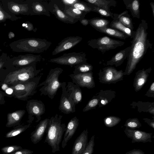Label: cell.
Wrapping results in <instances>:
<instances>
[{
  "instance_id": "obj_49",
  "label": "cell",
  "mask_w": 154,
  "mask_h": 154,
  "mask_svg": "<svg viewBox=\"0 0 154 154\" xmlns=\"http://www.w3.org/2000/svg\"><path fill=\"white\" fill-rule=\"evenodd\" d=\"M125 154H145V153L140 149H134L127 152Z\"/></svg>"
},
{
  "instance_id": "obj_1",
  "label": "cell",
  "mask_w": 154,
  "mask_h": 154,
  "mask_svg": "<svg viewBox=\"0 0 154 154\" xmlns=\"http://www.w3.org/2000/svg\"><path fill=\"white\" fill-rule=\"evenodd\" d=\"M148 24L146 20H141L131 42V45L124 75L130 74L146 53L147 50L152 48V44L150 42L148 38Z\"/></svg>"
},
{
  "instance_id": "obj_18",
  "label": "cell",
  "mask_w": 154,
  "mask_h": 154,
  "mask_svg": "<svg viewBox=\"0 0 154 154\" xmlns=\"http://www.w3.org/2000/svg\"><path fill=\"white\" fill-rule=\"evenodd\" d=\"M82 37L79 36H70L63 39L58 44L52 52V55H54L62 52L72 48L82 40Z\"/></svg>"
},
{
  "instance_id": "obj_55",
  "label": "cell",
  "mask_w": 154,
  "mask_h": 154,
  "mask_svg": "<svg viewBox=\"0 0 154 154\" xmlns=\"http://www.w3.org/2000/svg\"><path fill=\"white\" fill-rule=\"evenodd\" d=\"M2 51V50L1 49H0V52L1 51Z\"/></svg>"
},
{
  "instance_id": "obj_52",
  "label": "cell",
  "mask_w": 154,
  "mask_h": 154,
  "mask_svg": "<svg viewBox=\"0 0 154 154\" xmlns=\"http://www.w3.org/2000/svg\"><path fill=\"white\" fill-rule=\"evenodd\" d=\"M80 23L84 26H87L89 24V19L85 18L79 20Z\"/></svg>"
},
{
  "instance_id": "obj_51",
  "label": "cell",
  "mask_w": 154,
  "mask_h": 154,
  "mask_svg": "<svg viewBox=\"0 0 154 154\" xmlns=\"http://www.w3.org/2000/svg\"><path fill=\"white\" fill-rule=\"evenodd\" d=\"M143 120L144 122H146L150 126L154 129V120H151L147 118H144Z\"/></svg>"
},
{
  "instance_id": "obj_19",
  "label": "cell",
  "mask_w": 154,
  "mask_h": 154,
  "mask_svg": "<svg viewBox=\"0 0 154 154\" xmlns=\"http://www.w3.org/2000/svg\"><path fill=\"white\" fill-rule=\"evenodd\" d=\"M50 119L46 118L40 121L35 129L31 134V139L32 142L36 144L39 142L48 129Z\"/></svg>"
},
{
  "instance_id": "obj_4",
  "label": "cell",
  "mask_w": 154,
  "mask_h": 154,
  "mask_svg": "<svg viewBox=\"0 0 154 154\" xmlns=\"http://www.w3.org/2000/svg\"><path fill=\"white\" fill-rule=\"evenodd\" d=\"M51 44V42L45 39L30 38L14 41L9 45L15 52L41 53L48 49Z\"/></svg>"
},
{
  "instance_id": "obj_14",
  "label": "cell",
  "mask_w": 154,
  "mask_h": 154,
  "mask_svg": "<svg viewBox=\"0 0 154 154\" xmlns=\"http://www.w3.org/2000/svg\"><path fill=\"white\" fill-rule=\"evenodd\" d=\"M66 86L65 82H62L61 87L62 94L60 101L59 109L61 112L68 114L75 112L76 104L67 92Z\"/></svg>"
},
{
  "instance_id": "obj_46",
  "label": "cell",
  "mask_w": 154,
  "mask_h": 154,
  "mask_svg": "<svg viewBox=\"0 0 154 154\" xmlns=\"http://www.w3.org/2000/svg\"><path fill=\"white\" fill-rule=\"evenodd\" d=\"M33 152V151L28 149H21L8 154H32Z\"/></svg>"
},
{
  "instance_id": "obj_2",
  "label": "cell",
  "mask_w": 154,
  "mask_h": 154,
  "mask_svg": "<svg viewBox=\"0 0 154 154\" xmlns=\"http://www.w3.org/2000/svg\"><path fill=\"white\" fill-rule=\"evenodd\" d=\"M43 70L36 65L20 68L4 67L0 70V83L12 85L27 82L35 77Z\"/></svg>"
},
{
  "instance_id": "obj_27",
  "label": "cell",
  "mask_w": 154,
  "mask_h": 154,
  "mask_svg": "<svg viewBox=\"0 0 154 154\" xmlns=\"http://www.w3.org/2000/svg\"><path fill=\"white\" fill-rule=\"evenodd\" d=\"M63 12L70 18L78 20L85 18L87 13L75 8L72 6L64 5Z\"/></svg>"
},
{
  "instance_id": "obj_6",
  "label": "cell",
  "mask_w": 154,
  "mask_h": 154,
  "mask_svg": "<svg viewBox=\"0 0 154 154\" xmlns=\"http://www.w3.org/2000/svg\"><path fill=\"white\" fill-rule=\"evenodd\" d=\"M43 73L27 82L9 85L13 90V97L21 100L26 101L36 93Z\"/></svg>"
},
{
  "instance_id": "obj_10",
  "label": "cell",
  "mask_w": 154,
  "mask_h": 154,
  "mask_svg": "<svg viewBox=\"0 0 154 154\" xmlns=\"http://www.w3.org/2000/svg\"><path fill=\"white\" fill-rule=\"evenodd\" d=\"M86 55L83 52L65 53L56 58L50 59L49 61L62 65H68L71 67L78 64L86 62Z\"/></svg>"
},
{
  "instance_id": "obj_8",
  "label": "cell",
  "mask_w": 154,
  "mask_h": 154,
  "mask_svg": "<svg viewBox=\"0 0 154 154\" xmlns=\"http://www.w3.org/2000/svg\"><path fill=\"white\" fill-rule=\"evenodd\" d=\"M42 58L40 55L29 54L20 55L11 58L8 56L5 67L20 68L36 65Z\"/></svg>"
},
{
  "instance_id": "obj_43",
  "label": "cell",
  "mask_w": 154,
  "mask_h": 154,
  "mask_svg": "<svg viewBox=\"0 0 154 154\" xmlns=\"http://www.w3.org/2000/svg\"><path fill=\"white\" fill-rule=\"evenodd\" d=\"M0 86H1L2 89L4 91L6 97H13V90L8 85L3 83H0Z\"/></svg>"
},
{
  "instance_id": "obj_17",
  "label": "cell",
  "mask_w": 154,
  "mask_h": 154,
  "mask_svg": "<svg viewBox=\"0 0 154 154\" xmlns=\"http://www.w3.org/2000/svg\"><path fill=\"white\" fill-rule=\"evenodd\" d=\"M30 15H45L50 17L48 3L43 0H29Z\"/></svg>"
},
{
  "instance_id": "obj_12",
  "label": "cell",
  "mask_w": 154,
  "mask_h": 154,
  "mask_svg": "<svg viewBox=\"0 0 154 154\" xmlns=\"http://www.w3.org/2000/svg\"><path fill=\"white\" fill-rule=\"evenodd\" d=\"M124 72L115 68L108 66L100 69L99 73L100 82L103 83H115L122 79Z\"/></svg>"
},
{
  "instance_id": "obj_31",
  "label": "cell",
  "mask_w": 154,
  "mask_h": 154,
  "mask_svg": "<svg viewBox=\"0 0 154 154\" xmlns=\"http://www.w3.org/2000/svg\"><path fill=\"white\" fill-rule=\"evenodd\" d=\"M89 24L97 30L109 27L110 24L108 20L101 18H94L89 19Z\"/></svg>"
},
{
  "instance_id": "obj_50",
  "label": "cell",
  "mask_w": 154,
  "mask_h": 154,
  "mask_svg": "<svg viewBox=\"0 0 154 154\" xmlns=\"http://www.w3.org/2000/svg\"><path fill=\"white\" fill-rule=\"evenodd\" d=\"M6 96L5 93L0 90V104L4 105L5 103V97Z\"/></svg>"
},
{
  "instance_id": "obj_3",
  "label": "cell",
  "mask_w": 154,
  "mask_h": 154,
  "mask_svg": "<svg viewBox=\"0 0 154 154\" xmlns=\"http://www.w3.org/2000/svg\"><path fill=\"white\" fill-rule=\"evenodd\" d=\"M62 117L57 114L51 117L46 132L44 142L51 147L53 153L60 151V144L66 129L65 124L62 123Z\"/></svg>"
},
{
  "instance_id": "obj_26",
  "label": "cell",
  "mask_w": 154,
  "mask_h": 154,
  "mask_svg": "<svg viewBox=\"0 0 154 154\" xmlns=\"http://www.w3.org/2000/svg\"><path fill=\"white\" fill-rule=\"evenodd\" d=\"M113 20L109 24L111 28L117 29L127 35L129 38H133L135 33V31L132 30L124 25L117 18L116 14H114Z\"/></svg>"
},
{
  "instance_id": "obj_15",
  "label": "cell",
  "mask_w": 154,
  "mask_h": 154,
  "mask_svg": "<svg viewBox=\"0 0 154 154\" xmlns=\"http://www.w3.org/2000/svg\"><path fill=\"white\" fill-rule=\"evenodd\" d=\"M72 82L80 87L92 88L95 87L92 72L69 75Z\"/></svg>"
},
{
  "instance_id": "obj_28",
  "label": "cell",
  "mask_w": 154,
  "mask_h": 154,
  "mask_svg": "<svg viewBox=\"0 0 154 154\" xmlns=\"http://www.w3.org/2000/svg\"><path fill=\"white\" fill-rule=\"evenodd\" d=\"M126 9H129L133 18H140L139 0H123Z\"/></svg>"
},
{
  "instance_id": "obj_45",
  "label": "cell",
  "mask_w": 154,
  "mask_h": 154,
  "mask_svg": "<svg viewBox=\"0 0 154 154\" xmlns=\"http://www.w3.org/2000/svg\"><path fill=\"white\" fill-rule=\"evenodd\" d=\"M23 26L29 31L35 32L37 30V29L34 28L33 24L29 21H26L23 23Z\"/></svg>"
},
{
  "instance_id": "obj_13",
  "label": "cell",
  "mask_w": 154,
  "mask_h": 154,
  "mask_svg": "<svg viewBox=\"0 0 154 154\" xmlns=\"http://www.w3.org/2000/svg\"><path fill=\"white\" fill-rule=\"evenodd\" d=\"M49 11L59 20L67 23L73 24L78 20L67 16L63 12L64 5L61 0H51L48 3Z\"/></svg>"
},
{
  "instance_id": "obj_29",
  "label": "cell",
  "mask_w": 154,
  "mask_h": 154,
  "mask_svg": "<svg viewBox=\"0 0 154 154\" xmlns=\"http://www.w3.org/2000/svg\"><path fill=\"white\" fill-rule=\"evenodd\" d=\"M87 3L105 10L109 12L111 6L115 7L117 2L114 0H85Z\"/></svg>"
},
{
  "instance_id": "obj_39",
  "label": "cell",
  "mask_w": 154,
  "mask_h": 154,
  "mask_svg": "<svg viewBox=\"0 0 154 154\" xmlns=\"http://www.w3.org/2000/svg\"><path fill=\"white\" fill-rule=\"evenodd\" d=\"M99 99L97 98L93 97L87 103L83 109V112H86L94 109L99 103Z\"/></svg>"
},
{
  "instance_id": "obj_30",
  "label": "cell",
  "mask_w": 154,
  "mask_h": 154,
  "mask_svg": "<svg viewBox=\"0 0 154 154\" xmlns=\"http://www.w3.org/2000/svg\"><path fill=\"white\" fill-rule=\"evenodd\" d=\"M97 31L110 36L119 39L125 40L129 38L128 35L121 31L109 27L101 28Z\"/></svg>"
},
{
  "instance_id": "obj_20",
  "label": "cell",
  "mask_w": 154,
  "mask_h": 154,
  "mask_svg": "<svg viewBox=\"0 0 154 154\" xmlns=\"http://www.w3.org/2000/svg\"><path fill=\"white\" fill-rule=\"evenodd\" d=\"M87 129L84 130L75 140L72 148L71 154H82L88 144Z\"/></svg>"
},
{
  "instance_id": "obj_9",
  "label": "cell",
  "mask_w": 154,
  "mask_h": 154,
  "mask_svg": "<svg viewBox=\"0 0 154 154\" xmlns=\"http://www.w3.org/2000/svg\"><path fill=\"white\" fill-rule=\"evenodd\" d=\"M125 42L113 39L105 36L91 39L88 42V45L94 49H97L102 54L106 51L123 46Z\"/></svg>"
},
{
  "instance_id": "obj_44",
  "label": "cell",
  "mask_w": 154,
  "mask_h": 154,
  "mask_svg": "<svg viewBox=\"0 0 154 154\" xmlns=\"http://www.w3.org/2000/svg\"><path fill=\"white\" fill-rule=\"evenodd\" d=\"M8 57V54L4 52L0 55V70L5 67Z\"/></svg>"
},
{
  "instance_id": "obj_7",
  "label": "cell",
  "mask_w": 154,
  "mask_h": 154,
  "mask_svg": "<svg viewBox=\"0 0 154 154\" xmlns=\"http://www.w3.org/2000/svg\"><path fill=\"white\" fill-rule=\"evenodd\" d=\"M7 12L14 15H30L29 0H0Z\"/></svg>"
},
{
  "instance_id": "obj_33",
  "label": "cell",
  "mask_w": 154,
  "mask_h": 154,
  "mask_svg": "<svg viewBox=\"0 0 154 154\" xmlns=\"http://www.w3.org/2000/svg\"><path fill=\"white\" fill-rule=\"evenodd\" d=\"M94 5L90 3L79 0L72 6L80 11L87 13L93 11Z\"/></svg>"
},
{
  "instance_id": "obj_32",
  "label": "cell",
  "mask_w": 154,
  "mask_h": 154,
  "mask_svg": "<svg viewBox=\"0 0 154 154\" xmlns=\"http://www.w3.org/2000/svg\"><path fill=\"white\" fill-rule=\"evenodd\" d=\"M119 20L125 26L133 30L134 26L132 19L128 14L127 11H125L120 14H116Z\"/></svg>"
},
{
  "instance_id": "obj_47",
  "label": "cell",
  "mask_w": 154,
  "mask_h": 154,
  "mask_svg": "<svg viewBox=\"0 0 154 154\" xmlns=\"http://www.w3.org/2000/svg\"><path fill=\"white\" fill-rule=\"evenodd\" d=\"M145 95L148 97H154V82L151 85Z\"/></svg>"
},
{
  "instance_id": "obj_16",
  "label": "cell",
  "mask_w": 154,
  "mask_h": 154,
  "mask_svg": "<svg viewBox=\"0 0 154 154\" xmlns=\"http://www.w3.org/2000/svg\"><path fill=\"white\" fill-rule=\"evenodd\" d=\"M124 132L127 137L132 140L131 143H132L139 142L146 143L152 142V133L127 128L124 130Z\"/></svg>"
},
{
  "instance_id": "obj_40",
  "label": "cell",
  "mask_w": 154,
  "mask_h": 154,
  "mask_svg": "<svg viewBox=\"0 0 154 154\" xmlns=\"http://www.w3.org/2000/svg\"><path fill=\"white\" fill-rule=\"evenodd\" d=\"M93 9L94 12H96L101 15L107 17H110L112 18L113 17L114 13L111 12H109L94 5L93 6Z\"/></svg>"
},
{
  "instance_id": "obj_34",
  "label": "cell",
  "mask_w": 154,
  "mask_h": 154,
  "mask_svg": "<svg viewBox=\"0 0 154 154\" xmlns=\"http://www.w3.org/2000/svg\"><path fill=\"white\" fill-rule=\"evenodd\" d=\"M31 124L27 125L20 124L16 126L14 128L7 133L5 136L6 138L13 137L23 132L29 128Z\"/></svg>"
},
{
  "instance_id": "obj_21",
  "label": "cell",
  "mask_w": 154,
  "mask_h": 154,
  "mask_svg": "<svg viewBox=\"0 0 154 154\" xmlns=\"http://www.w3.org/2000/svg\"><path fill=\"white\" fill-rule=\"evenodd\" d=\"M79 125V120L75 116L68 122L62 142L61 146L64 148L68 141L72 137L75 132Z\"/></svg>"
},
{
  "instance_id": "obj_36",
  "label": "cell",
  "mask_w": 154,
  "mask_h": 154,
  "mask_svg": "<svg viewBox=\"0 0 154 154\" xmlns=\"http://www.w3.org/2000/svg\"><path fill=\"white\" fill-rule=\"evenodd\" d=\"M21 18V17H17L6 12L3 9L0 1V23L5 22L8 19L14 21Z\"/></svg>"
},
{
  "instance_id": "obj_22",
  "label": "cell",
  "mask_w": 154,
  "mask_h": 154,
  "mask_svg": "<svg viewBox=\"0 0 154 154\" xmlns=\"http://www.w3.org/2000/svg\"><path fill=\"white\" fill-rule=\"evenodd\" d=\"M151 68L145 70L144 69L138 71L136 73L133 86L136 91L140 90L147 81Z\"/></svg>"
},
{
  "instance_id": "obj_24",
  "label": "cell",
  "mask_w": 154,
  "mask_h": 154,
  "mask_svg": "<svg viewBox=\"0 0 154 154\" xmlns=\"http://www.w3.org/2000/svg\"><path fill=\"white\" fill-rule=\"evenodd\" d=\"M25 112V110L19 109L8 113L7 116L6 126L7 127H11L20 125Z\"/></svg>"
},
{
  "instance_id": "obj_53",
  "label": "cell",
  "mask_w": 154,
  "mask_h": 154,
  "mask_svg": "<svg viewBox=\"0 0 154 154\" xmlns=\"http://www.w3.org/2000/svg\"><path fill=\"white\" fill-rule=\"evenodd\" d=\"M150 5L152 9V15L153 17H154V3L153 2H151L150 3Z\"/></svg>"
},
{
  "instance_id": "obj_5",
  "label": "cell",
  "mask_w": 154,
  "mask_h": 154,
  "mask_svg": "<svg viewBox=\"0 0 154 154\" xmlns=\"http://www.w3.org/2000/svg\"><path fill=\"white\" fill-rule=\"evenodd\" d=\"M63 70L60 67L51 69L45 80L38 85L42 86L39 90L40 95L47 96L53 99L56 95L58 89L61 87V83L59 79Z\"/></svg>"
},
{
  "instance_id": "obj_54",
  "label": "cell",
  "mask_w": 154,
  "mask_h": 154,
  "mask_svg": "<svg viewBox=\"0 0 154 154\" xmlns=\"http://www.w3.org/2000/svg\"><path fill=\"white\" fill-rule=\"evenodd\" d=\"M8 36L9 38L11 39L14 37L15 35L13 32H9Z\"/></svg>"
},
{
  "instance_id": "obj_42",
  "label": "cell",
  "mask_w": 154,
  "mask_h": 154,
  "mask_svg": "<svg viewBox=\"0 0 154 154\" xmlns=\"http://www.w3.org/2000/svg\"><path fill=\"white\" fill-rule=\"evenodd\" d=\"M22 149V147L21 146L13 145L4 147L1 150L4 153L8 154L19 150Z\"/></svg>"
},
{
  "instance_id": "obj_11",
  "label": "cell",
  "mask_w": 154,
  "mask_h": 154,
  "mask_svg": "<svg viewBox=\"0 0 154 154\" xmlns=\"http://www.w3.org/2000/svg\"><path fill=\"white\" fill-rule=\"evenodd\" d=\"M26 108L28 113L27 122L31 124L34 117L36 118V122H38L41 119V116L45 112L44 103L40 100L32 99L27 101Z\"/></svg>"
},
{
  "instance_id": "obj_23",
  "label": "cell",
  "mask_w": 154,
  "mask_h": 154,
  "mask_svg": "<svg viewBox=\"0 0 154 154\" xmlns=\"http://www.w3.org/2000/svg\"><path fill=\"white\" fill-rule=\"evenodd\" d=\"M66 88L69 96L76 104L82 101V93L80 87L72 82H68Z\"/></svg>"
},
{
  "instance_id": "obj_48",
  "label": "cell",
  "mask_w": 154,
  "mask_h": 154,
  "mask_svg": "<svg viewBox=\"0 0 154 154\" xmlns=\"http://www.w3.org/2000/svg\"><path fill=\"white\" fill-rule=\"evenodd\" d=\"M79 0H61V1L64 5L72 6Z\"/></svg>"
},
{
  "instance_id": "obj_38",
  "label": "cell",
  "mask_w": 154,
  "mask_h": 154,
  "mask_svg": "<svg viewBox=\"0 0 154 154\" xmlns=\"http://www.w3.org/2000/svg\"><path fill=\"white\" fill-rule=\"evenodd\" d=\"M121 119L114 116H108L104 120L105 125L108 127H112L118 124L121 121Z\"/></svg>"
},
{
  "instance_id": "obj_35",
  "label": "cell",
  "mask_w": 154,
  "mask_h": 154,
  "mask_svg": "<svg viewBox=\"0 0 154 154\" xmlns=\"http://www.w3.org/2000/svg\"><path fill=\"white\" fill-rule=\"evenodd\" d=\"M74 74H78L92 72L93 69L92 66L87 62L82 63L74 66Z\"/></svg>"
},
{
  "instance_id": "obj_37",
  "label": "cell",
  "mask_w": 154,
  "mask_h": 154,
  "mask_svg": "<svg viewBox=\"0 0 154 154\" xmlns=\"http://www.w3.org/2000/svg\"><path fill=\"white\" fill-rule=\"evenodd\" d=\"M124 126L126 128L135 129L142 126V125L137 118L129 119L126 121Z\"/></svg>"
},
{
  "instance_id": "obj_25",
  "label": "cell",
  "mask_w": 154,
  "mask_h": 154,
  "mask_svg": "<svg viewBox=\"0 0 154 154\" xmlns=\"http://www.w3.org/2000/svg\"><path fill=\"white\" fill-rule=\"evenodd\" d=\"M130 46L120 51L113 56L111 59L106 62V65H115L116 67L121 65L128 57Z\"/></svg>"
},
{
  "instance_id": "obj_41",
  "label": "cell",
  "mask_w": 154,
  "mask_h": 154,
  "mask_svg": "<svg viewBox=\"0 0 154 154\" xmlns=\"http://www.w3.org/2000/svg\"><path fill=\"white\" fill-rule=\"evenodd\" d=\"M94 146V135L91 137L85 151L82 154H92Z\"/></svg>"
}]
</instances>
